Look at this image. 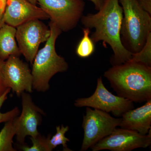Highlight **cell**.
Masks as SVG:
<instances>
[{
	"mask_svg": "<svg viewBox=\"0 0 151 151\" xmlns=\"http://www.w3.org/2000/svg\"><path fill=\"white\" fill-rule=\"evenodd\" d=\"M123 11L119 0H107L96 14H88L81 18L84 27L94 29L90 36L94 43L102 41L111 46L113 52L111 62L113 65L129 61L132 53L124 47L121 38Z\"/></svg>",
	"mask_w": 151,
	"mask_h": 151,
	"instance_id": "cell-1",
	"label": "cell"
},
{
	"mask_svg": "<svg viewBox=\"0 0 151 151\" xmlns=\"http://www.w3.org/2000/svg\"><path fill=\"white\" fill-rule=\"evenodd\" d=\"M118 96L141 103L151 99V67L130 61L104 73Z\"/></svg>",
	"mask_w": 151,
	"mask_h": 151,
	"instance_id": "cell-2",
	"label": "cell"
},
{
	"mask_svg": "<svg viewBox=\"0 0 151 151\" xmlns=\"http://www.w3.org/2000/svg\"><path fill=\"white\" fill-rule=\"evenodd\" d=\"M49 26L50 36L43 48L38 51L32 64L33 89L39 92L48 90L50 79L56 73L65 72L68 68L64 58L58 55L55 50L57 39L62 32L51 21Z\"/></svg>",
	"mask_w": 151,
	"mask_h": 151,
	"instance_id": "cell-3",
	"label": "cell"
},
{
	"mask_svg": "<svg viewBox=\"0 0 151 151\" xmlns=\"http://www.w3.org/2000/svg\"><path fill=\"white\" fill-rule=\"evenodd\" d=\"M123 11L121 38L124 47L132 54L139 52L151 32V15L137 0H119Z\"/></svg>",
	"mask_w": 151,
	"mask_h": 151,
	"instance_id": "cell-4",
	"label": "cell"
},
{
	"mask_svg": "<svg viewBox=\"0 0 151 151\" xmlns=\"http://www.w3.org/2000/svg\"><path fill=\"white\" fill-rule=\"evenodd\" d=\"M37 4L62 32L76 27L85 7L83 0H37Z\"/></svg>",
	"mask_w": 151,
	"mask_h": 151,
	"instance_id": "cell-5",
	"label": "cell"
},
{
	"mask_svg": "<svg viewBox=\"0 0 151 151\" xmlns=\"http://www.w3.org/2000/svg\"><path fill=\"white\" fill-rule=\"evenodd\" d=\"M121 121V118H114L109 113L87 107L82 124L84 135L81 151L87 150L110 135L120 126Z\"/></svg>",
	"mask_w": 151,
	"mask_h": 151,
	"instance_id": "cell-6",
	"label": "cell"
},
{
	"mask_svg": "<svg viewBox=\"0 0 151 151\" xmlns=\"http://www.w3.org/2000/svg\"><path fill=\"white\" fill-rule=\"evenodd\" d=\"M134 102L116 96L109 92L103 84L101 77L98 78L96 89L89 97L78 98L75 100L76 107H87L111 113L116 117H121L125 112L133 109Z\"/></svg>",
	"mask_w": 151,
	"mask_h": 151,
	"instance_id": "cell-7",
	"label": "cell"
},
{
	"mask_svg": "<svg viewBox=\"0 0 151 151\" xmlns=\"http://www.w3.org/2000/svg\"><path fill=\"white\" fill-rule=\"evenodd\" d=\"M50 35V28L39 19L31 20L17 27L18 46L27 62L32 64L40 44L46 42Z\"/></svg>",
	"mask_w": 151,
	"mask_h": 151,
	"instance_id": "cell-8",
	"label": "cell"
},
{
	"mask_svg": "<svg viewBox=\"0 0 151 151\" xmlns=\"http://www.w3.org/2000/svg\"><path fill=\"white\" fill-rule=\"evenodd\" d=\"M151 130L147 135H143L132 130L116 128L91 148L92 151H130L139 148H146L151 144Z\"/></svg>",
	"mask_w": 151,
	"mask_h": 151,
	"instance_id": "cell-9",
	"label": "cell"
},
{
	"mask_svg": "<svg viewBox=\"0 0 151 151\" xmlns=\"http://www.w3.org/2000/svg\"><path fill=\"white\" fill-rule=\"evenodd\" d=\"M5 85L19 97L23 92L32 93L33 76L29 65L19 56L12 55L5 61L3 70Z\"/></svg>",
	"mask_w": 151,
	"mask_h": 151,
	"instance_id": "cell-10",
	"label": "cell"
},
{
	"mask_svg": "<svg viewBox=\"0 0 151 151\" xmlns=\"http://www.w3.org/2000/svg\"><path fill=\"white\" fill-rule=\"evenodd\" d=\"M21 96L22 110L20 116L14 119V123L17 141L23 145L27 136L36 137L40 134L37 128L41 122L42 114L45 113L34 103L29 94L24 92Z\"/></svg>",
	"mask_w": 151,
	"mask_h": 151,
	"instance_id": "cell-11",
	"label": "cell"
},
{
	"mask_svg": "<svg viewBox=\"0 0 151 151\" xmlns=\"http://www.w3.org/2000/svg\"><path fill=\"white\" fill-rule=\"evenodd\" d=\"M48 19L42 9L27 0H7L4 14L5 23L15 27L31 20Z\"/></svg>",
	"mask_w": 151,
	"mask_h": 151,
	"instance_id": "cell-12",
	"label": "cell"
},
{
	"mask_svg": "<svg viewBox=\"0 0 151 151\" xmlns=\"http://www.w3.org/2000/svg\"><path fill=\"white\" fill-rule=\"evenodd\" d=\"M146 102L140 107L124 113L119 126L137 132L141 135H147L151 128V99Z\"/></svg>",
	"mask_w": 151,
	"mask_h": 151,
	"instance_id": "cell-13",
	"label": "cell"
},
{
	"mask_svg": "<svg viewBox=\"0 0 151 151\" xmlns=\"http://www.w3.org/2000/svg\"><path fill=\"white\" fill-rule=\"evenodd\" d=\"M16 27L4 23L0 27V59L5 61L12 55L21 53L16 39Z\"/></svg>",
	"mask_w": 151,
	"mask_h": 151,
	"instance_id": "cell-14",
	"label": "cell"
},
{
	"mask_svg": "<svg viewBox=\"0 0 151 151\" xmlns=\"http://www.w3.org/2000/svg\"><path fill=\"white\" fill-rule=\"evenodd\" d=\"M16 132L14 119L6 122L0 132V151H17L13 147V139Z\"/></svg>",
	"mask_w": 151,
	"mask_h": 151,
	"instance_id": "cell-15",
	"label": "cell"
},
{
	"mask_svg": "<svg viewBox=\"0 0 151 151\" xmlns=\"http://www.w3.org/2000/svg\"><path fill=\"white\" fill-rule=\"evenodd\" d=\"M83 36L76 49V53L81 58H87L91 56L95 50L94 43L90 37L91 30L88 28L83 29Z\"/></svg>",
	"mask_w": 151,
	"mask_h": 151,
	"instance_id": "cell-16",
	"label": "cell"
},
{
	"mask_svg": "<svg viewBox=\"0 0 151 151\" xmlns=\"http://www.w3.org/2000/svg\"><path fill=\"white\" fill-rule=\"evenodd\" d=\"M69 129L68 126L65 127L63 125H61V127L59 126L56 127V133L52 137L50 136L47 137V144L49 151H52L60 145H62L63 147V151H72L68 148L67 143L69 142V139L65 136V134Z\"/></svg>",
	"mask_w": 151,
	"mask_h": 151,
	"instance_id": "cell-17",
	"label": "cell"
},
{
	"mask_svg": "<svg viewBox=\"0 0 151 151\" xmlns=\"http://www.w3.org/2000/svg\"><path fill=\"white\" fill-rule=\"evenodd\" d=\"M129 61L151 67V32L149 35L143 48L139 52L132 54V58Z\"/></svg>",
	"mask_w": 151,
	"mask_h": 151,
	"instance_id": "cell-18",
	"label": "cell"
},
{
	"mask_svg": "<svg viewBox=\"0 0 151 151\" xmlns=\"http://www.w3.org/2000/svg\"><path fill=\"white\" fill-rule=\"evenodd\" d=\"M32 145L30 147L23 145L21 149L24 151H49L47 144V138L40 134L36 137H31Z\"/></svg>",
	"mask_w": 151,
	"mask_h": 151,
	"instance_id": "cell-19",
	"label": "cell"
},
{
	"mask_svg": "<svg viewBox=\"0 0 151 151\" xmlns=\"http://www.w3.org/2000/svg\"><path fill=\"white\" fill-rule=\"evenodd\" d=\"M11 89L8 88L4 94L0 96V124L8 122L17 117L19 114V110L18 107H15L11 111L5 113H2L1 109L5 101L7 99L8 94L10 92Z\"/></svg>",
	"mask_w": 151,
	"mask_h": 151,
	"instance_id": "cell-20",
	"label": "cell"
},
{
	"mask_svg": "<svg viewBox=\"0 0 151 151\" xmlns=\"http://www.w3.org/2000/svg\"><path fill=\"white\" fill-rule=\"evenodd\" d=\"M5 61L0 59V96H1L7 89L5 85L3 76V70Z\"/></svg>",
	"mask_w": 151,
	"mask_h": 151,
	"instance_id": "cell-21",
	"label": "cell"
},
{
	"mask_svg": "<svg viewBox=\"0 0 151 151\" xmlns=\"http://www.w3.org/2000/svg\"><path fill=\"white\" fill-rule=\"evenodd\" d=\"M137 1L141 7L151 15V0H137Z\"/></svg>",
	"mask_w": 151,
	"mask_h": 151,
	"instance_id": "cell-22",
	"label": "cell"
},
{
	"mask_svg": "<svg viewBox=\"0 0 151 151\" xmlns=\"http://www.w3.org/2000/svg\"><path fill=\"white\" fill-rule=\"evenodd\" d=\"M93 3L95 9L97 11L102 8L107 0H88Z\"/></svg>",
	"mask_w": 151,
	"mask_h": 151,
	"instance_id": "cell-23",
	"label": "cell"
},
{
	"mask_svg": "<svg viewBox=\"0 0 151 151\" xmlns=\"http://www.w3.org/2000/svg\"><path fill=\"white\" fill-rule=\"evenodd\" d=\"M4 9L0 8V27L5 23L4 20Z\"/></svg>",
	"mask_w": 151,
	"mask_h": 151,
	"instance_id": "cell-24",
	"label": "cell"
},
{
	"mask_svg": "<svg viewBox=\"0 0 151 151\" xmlns=\"http://www.w3.org/2000/svg\"><path fill=\"white\" fill-rule=\"evenodd\" d=\"M7 0H0V8L5 9Z\"/></svg>",
	"mask_w": 151,
	"mask_h": 151,
	"instance_id": "cell-25",
	"label": "cell"
},
{
	"mask_svg": "<svg viewBox=\"0 0 151 151\" xmlns=\"http://www.w3.org/2000/svg\"><path fill=\"white\" fill-rule=\"evenodd\" d=\"M27 1L31 3V4H33L35 5H36L37 4V0H27Z\"/></svg>",
	"mask_w": 151,
	"mask_h": 151,
	"instance_id": "cell-26",
	"label": "cell"
}]
</instances>
